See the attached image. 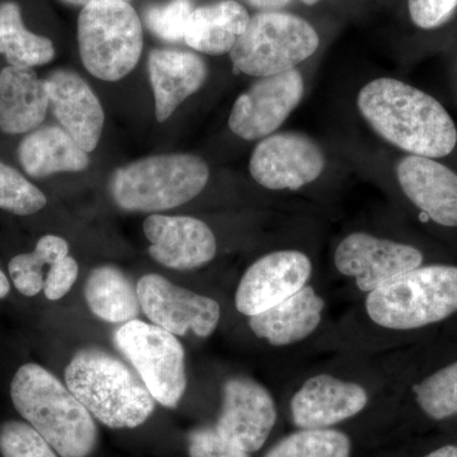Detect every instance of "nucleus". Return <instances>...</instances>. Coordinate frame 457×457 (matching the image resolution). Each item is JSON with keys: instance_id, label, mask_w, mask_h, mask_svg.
I'll return each mask as SVG.
<instances>
[{"instance_id": "1", "label": "nucleus", "mask_w": 457, "mask_h": 457, "mask_svg": "<svg viewBox=\"0 0 457 457\" xmlns=\"http://www.w3.org/2000/svg\"><path fill=\"white\" fill-rule=\"evenodd\" d=\"M357 106L372 129L393 145L426 158H444L455 149L457 131L449 112L422 92L380 78L361 89Z\"/></svg>"}, {"instance_id": "2", "label": "nucleus", "mask_w": 457, "mask_h": 457, "mask_svg": "<svg viewBox=\"0 0 457 457\" xmlns=\"http://www.w3.org/2000/svg\"><path fill=\"white\" fill-rule=\"evenodd\" d=\"M11 398L27 422L62 457H88L98 442V429L66 385L37 363L20 368L11 384Z\"/></svg>"}, {"instance_id": "3", "label": "nucleus", "mask_w": 457, "mask_h": 457, "mask_svg": "<svg viewBox=\"0 0 457 457\" xmlns=\"http://www.w3.org/2000/svg\"><path fill=\"white\" fill-rule=\"evenodd\" d=\"M65 384L110 428H137L155 411V399L140 378L121 360L98 348L75 354L65 370Z\"/></svg>"}, {"instance_id": "4", "label": "nucleus", "mask_w": 457, "mask_h": 457, "mask_svg": "<svg viewBox=\"0 0 457 457\" xmlns=\"http://www.w3.org/2000/svg\"><path fill=\"white\" fill-rule=\"evenodd\" d=\"M369 318L390 330L431 326L457 312V267L435 264L396 276L368 294Z\"/></svg>"}, {"instance_id": "5", "label": "nucleus", "mask_w": 457, "mask_h": 457, "mask_svg": "<svg viewBox=\"0 0 457 457\" xmlns=\"http://www.w3.org/2000/svg\"><path fill=\"white\" fill-rule=\"evenodd\" d=\"M207 164L189 154L155 155L114 171L111 195L126 212H158L189 203L209 180Z\"/></svg>"}, {"instance_id": "6", "label": "nucleus", "mask_w": 457, "mask_h": 457, "mask_svg": "<svg viewBox=\"0 0 457 457\" xmlns=\"http://www.w3.org/2000/svg\"><path fill=\"white\" fill-rule=\"evenodd\" d=\"M78 44L84 66L106 82L130 74L143 51L139 14L126 0H98L80 11Z\"/></svg>"}, {"instance_id": "7", "label": "nucleus", "mask_w": 457, "mask_h": 457, "mask_svg": "<svg viewBox=\"0 0 457 457\" xmlns=\"http://www.w3.org/2000/svg\"><path fill=\"white\" fill-rule=\"evenodd\" d=\"M318 47V33L308 21L273 11L251 17L228 54L236 71L264 78L295 69Z\"/></svg>"}, {"instance_id": "8", "label": "nucleus", "mask_w": 457, "mask_h": 457, "mask_svg": "<svg viewBox=\"0 0 457 457\" xmlns=\"http://www.w3.org/2000/svg\"><path fill=\"white\" fill-rule=\"evenodd\" d=\"M113 341L155 402L176 408L187 389L185 348L176 336L134 319L114 332Z\"/></svg>"}, {"instance_id": "9", "label": "nucleus", "mask_w": 457, "mask_h": 457, "mask_svg": "<svg viewBox=\"0 0 457 457\" xmlns=\"http://www.w3.org/2000/svg\"><path fill=\"white\" fill-rule=\"evenodd\" d=\"M137 290L144 314L171 335L186 336L192 330L200 338H206L219 326L221 309L212 297L192 293L155 273L143 276Z\"/></svg>"}, {"instance_id": "10", "label": "nucleus", "mask_w": 457, "mask_h": 457, "mask_svg": "<svg viewBox=\"0 0 457 457\" xmlns=\"http://www.w3.org/2000/svg\"><path fill=\"white\" fill-rule=\"evenodd\" d=\"M303 96V75L296 69L261 78L237 99L228 128L245 140L264 139L287 120Z\"/></svg>"}, {"instance_id": "11", "label": "nucleus", "mask_w": 457, "mask_h": 457, "mask_svg": "<svg viewBox=\"0 0 457 457\" xmlns=\"http://www.w3.org/2000/svg\"><path fill=\"white\" fill-rule=\"evenodd\" d=\"M326 165L314 140L299 132L270 135L255 146L249 170L269 189H297L314 182Z\"/></svg>"}, {"instance_id": "12", "label": "nucleus", "mask_w": 457, "mask_h": 457, "mask_svg": "<svg viewBox=\"0 0 457 457\" xmlns=\"http://www.w3.org/2000/svg\"><path fill=\"white\" fill-rule=\"evenodd\" d=\"M278 420L273 396L263 385L236 376L222 385L221 411L215 428L246 453L261 450Z\"/></svg>"}, {"instance_id": "13", "label": "nucleus", "mask_w": 457, "mask_h": 457, "mask_svg": "<svg viewBox=\"0 0 457 457\" xmlns=\"http://www.w3.org/2000/svg\"><path fill=\"white\" fill-rule=\"evenodd\" d=\"M423 254L414 246L381 239L368 233H353L337 246L336 269L353 278L362 293H371L390 279L418 269Z\"/></svg>"}, {"instance_id": "14", "label": "nucleus", "mask_w": 457, "mask_h": 457, "mask_svg": "<svg viewBox=\"0 0 457 457\" xmlns=\"http://www.w3.org/2000/svg\"><path fill=\"white\" fill-rule=\"evenodd\" d=\"M311 258L300 251L263 255L245 270L236 293V308L251 318L284 302L308 285Z\"/></svg>"}, {"instance_id": "15", "label": "nucleus", "mask_w": 457, "mask_h": 457, "mask_svg": "<svg viewBox=\"0 0 457 457\" xmlns=\"http://www.w3.org/2000/svg\"><path fill=\"white\" fill-rule=\"evenodd\" d=\"M369 393L361 384L336 376H312L294 394L291 418L300 429H326L360 414L369 404Z\"/></svg>"}, {"instance_id": "16", "label": "nucleus", "mask_w": 457, "mask_h": 457, "mask_svg": "<svg viewBox=\"0 0 457 457\" xmlns=\"http://www.w3.org/2000/svg\"><path fill=\"white\" fill-rule=\"evenodd\" d=\"M153 260L168 269H200L215 258L218 245L206 222L191 216L150 215L144 221Z\"/></svg>"}, {"instance_id": "17", "label": "nucleus", "mask_w": 457, "mask_h": 457, "mask_svg": "<svg viewBox=\"0 0 457 457\" xmlns=\"http://www.w3.org/2000/svg\"><path fill=\"white\" fill-rule=\"evenodd\" d=\"M399 185L418 209L444 227H457V174L426 156L409 155L396 167Z\"/></svg>"}, {"instance_id": "18", "label": "nucleus", "mask_w": 457, "mask_h": 457, "mask_svg": "<svg viewBox=\"0 0 457 457\" xmlns=\"http://www.w3.org/2000/svg\"><path fill=\"white\" fill-rule=\"evenodd\" d=\"M46 83L57 121L87 153L93 152L104 125V108L97 96L74 71H57Z\"/></svg>"}, {"instance_id": "19", "label": "nucleus", "mask_w": 457, "mask_h": 457, "mask_svg": "<svg viewBox=\"0 0 457 457\" xmlns=\"http://www.w3.org/2000/svg\"><path fill=\"white\" fill-rule=\"evenodd\" d=\"M147 68L159 122L170 119L183 101L203 87L207 77L203 57L188 51L153 50Z\"/></svg>"}, {"instance_id": "20", "label": "nucleus", "mask_w": 457, "mask_h": 457, "mask_svg": "<svg viewBox=\"0 0 457 457\" xmlns=\"http://www.w3.org/2000/svg\"><path fill=\"white\" fill-rule=\"evenodd\" d=\"M49 107L46 79L35 71L11 65L0 71V130L11 135L36 130Z\"/></svg>"}, {"instance_id": "21", "label": "nucleus", "mask_w": 457, "mask_h": 457, "mask_svg": "<svg viewBox=\"0 0 457 457\" xmlns=\"http://www.w3.org/2000/svg\"><path fill=\"white\" fill-rule=\"evenodd\" d=\"M324 308L323 297L312 286H305L284 302L249 318V327L258 338L276 347L295 345L318 329Z\"/></svg>"}, {"instance_id": "22", "label": "nucleus", "mask_w": 457, "mask_h": 457, "mask_svg": "<svg viewBox=\"0 0 457 457\" xmlns=\"http://www.w3.org/2000/svg\"><path fill=\"white\" fill-rule=\"evenodd\" d=\"M23 170L33 179L62 171H82L89 165L88 153L68 131L56 126L36 129L18 146Z\"/></svg>"}, {"instance_id": "23", "label": "nucleus", "mask_w": 457, "mask_h": 457, "mask_svg": "<svg viewBox=\"0 0 457 457\" xmlns=\"http://www.w3.org/2000/svg\"><path fill=\"white\" fill-rule=\"evenodd\" d=\"M246 9L236 0H221L195 8L183 41L207 55L230 53L248 26Z\"/></svg>"}, {"instance_id": "24", "label": "nucleus", "mask_w": 457, "mask_h": 457, "mask_svg": "<svg viewBox=\"0 0 457 457\" xmlns=\"http://www.w3.org/2000/svg\"><path fill=\"white\" fill-rule=\"evenodd\" d=\"M84 296L90 312L107 323H128L139 315L137 287L117 267L93 270L84 286Z\"/></svg>"}, {"instance_id": "25", "label": "nucleus", "mask_w": 457, "mask_h": 457, "mask_svg": "<svg viewBox=\"0 0 457 457\" xmlns=\"http://www.w3.org/2000/svg\"><path fill=\"white\" fill-rule=\"evenodd\" d=\"M0 55L11 66L32 69L50 62L55 47L50 38L27 29L17 3L4 2L0 4Z\"/></svg>"}, {"instance_id": "26", "label": "nucleus", "mask_w": 457, "mask_h": 457, "mask_svg": "<svg viewBox=\"0 0 457 457\" xmlns=\"http://www.w3.org/2000/svg\"><path fill=\"white\" fill-rule=\"evenodd\" d=\"M68 255V242L62 237L47 234L38 240L32 253L18 254L9 262V275L21 294L36 296L44 290V267L54 266Z\"/></svg>"}, {"instance_id": "27", "label": "nucleus", "mask_w": 457, "mask_h": 457, "mask_svg": "<svg viewBox=\"0 0 457 457\" xmlns=\"http://www.w3.org/2000/svg\"><path fill=\"white\" fill-rule=\"evenodd\" d=\"M352 444L337 429H299L279 440L264 457H351Z\"/></svg>"}, {"instance_id": "28", "label": "nucleus", "mask_w": 457, "mask_h": 457, "mask_svg": "<svg viewBox=\"0 0 457 457\" xmlns=\"http://www.w3.org/2000/svg\"><path fill=\"white\" fill-rule=\"evenodd\" d=\"M420 409L432 420L457 414V361L445 366L413 387Z\"/></svg>"}, {"instance_id": "29", "label": "nucleus", "mask_w": 457, "mask_h": 457, "mask_svg": "<svg viewBox=\"0 0 457 457\" xmlns=\"http://www.w3.org/2000/svg\"><path fill=\"white\" fill-rule=\"evenodd\" d=\"M47 198L11 165L0 162V209L27 216L41 212Z\"/></svg>"}, {"instance_id": "30", "label": "nucleus", "mask_w": 457, "mask_h": 457, "mask_svg": "<svg viewBox=\"0 0 457 457\" xmlns=\"http://www.w3.org/2000/svg\"><path fill=\"white\" fill-rule=\"evenodd\" d=\"M3 457H57L49 442L29 423L8 420L0 426Z\"/></svg>"}, {"instance_id": "31", "label": "nucleus", "mask_w": 457, "mask_h": 457, "mask_svg": "<svg viewBox=\"0 0 457 457\" xmlns=\"http://www.w3.org/2000/svg\"><path fill=\"white\" fill-rule=\"evenodd\" d=\"M194 9L192 0H170L165 4L153 5L145 13L146 25L162 40L182 41Z\"/></svg>"}, {"instance_id": "32", "label": "nucleus", "mask_w": 457, "mask_h": 457, "mask_svg": "<svg viewBox=\"0 0 457 457\" xmlns=\"http://www.w3.org/2000/svg\"><path fill=\"white\" fill-rule=\"evenodd\" d=\"M189 457H249L246 451L222 437L215 427H201L188 435Z\"/></svg>"}, {"instance_id": "33", "label": "nucleus", "mask_w": 457, "mask_h": 457, "mask_svg": "<svg viewBox=\"0 0 457 457\" xmlns=\"http://www.w3.org/2000/svg\"><path fill=\"white\" fill-rule=\"evenodd\" d=\"M408 9L414 25L433 29L449 22L457 11V0H408Z\"/></svg>"}, {"instance_id": "34", "label": "nucleus", "mask_w": 457, "mask_h": 457, "mask_svg": "<svg viewBox=\"0 0 457 457\" xmlns=\"http://www.w3.org/2000/svg\"><path fill=\"white\" fill-rule=\"evenodd\" d=\"M78 273H79V266L71 255L57 262L50 267L49 273L45 278V296L53 302L64 297L77 281Z\"/></svg>"}, {"instance_id": "35", "label": "nucleus", "mask_w": 457, "mask_h": 457, "mask_svg": "<svg viewBox=\"0 0 457 457\" xmlns=\"http://www.w3.org/2000/svg\"><path fill=\"white\" fill-rule=\"evenodd\" d=\"M248 2L249 4L263 9L264 12H273V9L285 7L291 0H248Z\"/></svg>"}, {"instance_id": "36", "label": "nucleus", "mask_w": 457, "mask_h": 457, "mask_svg": "<svg viewBox=\"0 0 457 457\" xmlns=\"http://www.w3.org/2000/svg\"><path fill=\"white\" fill-rule=\"evenodd\" d=\"M425 457H457V446L449 445V446L440 447Z\"/></svg>"}, {"instance_id": "37", "label": "nucleus", "mask_w": 457, "mask_h": 457, "mask_svg": "<svg viewBox=\"0 0 457 457\" xmlns=\"http://www.w3.org/2000/svg\"><path fill=\"white\" fill-rule=\"evenodd\" d=\"M9 291H11V285H9L7 276L0 270V299H4Z\"/></svg>"}, {"instance_id": "38", "label": "nucleus", "mask_w": 457, "mask_h": 457, "mask_svg": "<svg viewBox=\"0 0 457 457\" xmlns=\"http://www.w3.org/2000/svg\"><path fill=\"white\" fill-rule=\"evenodd\" d=\"M60 2L73 5V7L84 8L87 7V5L92 4V3L98 2V0H60ZM126 2H131V0H126Z\"/></svg>"}, {"instance_id": "39", "label": "nucleus", "mask_w": 457, "mask_h": 457, "mask_svg": "<svg viewBox=\"0 0 457 457\" xmlns=\"http://www.w3.org/2000/svg\"><path fill=\"white\" fill-rule=\"evenodd\" d=\"M303 2L305 3V4L312 5L315 4V3H318L319 0H303Z\"/></svg>"}]
</instances>
